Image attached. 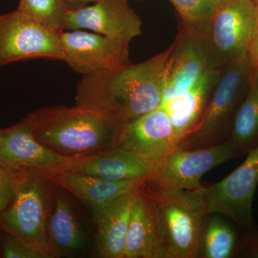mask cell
Returning <instances> with one entry per match:
<instances>
[{"label": "cell", "instance_id": "1", "mask_svg": "<svg viewBox=\"0 0 258 258\" xmlns=\"http://www.w3.org/2000/svg\"><path fill=\"white\" fill-rule=\"evenodd\" d=\"M170 47L138 64L83 76L76 104L91 107L122 122L156 109L163 101V74Z\"/></svg>", "mask_w": 258, "mask_h": 258}, {"label": "cell", "instance_id": "2", "mask_svg": "<svg viewBox=\"0 0 258 258\" xmlns=\"http://www.w3.org/2000/svg\"><path fill=\"white\" fill-rule=\"evenodd\" d=\"M23 118L40 143L69 159L115 147L123 123L91 107L78 104L43 107Z\"/></svg>", "mask_w": 258, "mask_h": 258}, {"label": "cell", "instance_id": "3", "mask_svg": "<svg viewBox=\"0 0 258 258\" xmlns=\"http://www.w3.org/2000/svg\"><path fill=\"white\" fill-rule=\"evenodd\" d=\"M144 187L157 208L167 258H195L200 254L206 203L200 189L187 190L147 179Z\"/></svg>", "mask_w": 258, "mask_h": 258}, {"label": "cell", "instance_id": "4", "mask_svg": "<svg viewBox=\"0 0 258 258\" xmlns=\"http://www.w3.org/2000/svg\"><path fill=\"white\" fill-rule=\"evenodd\" d=\"M55 184L46 176L30 173L13 203L0 211V230L16 236L32 248L52 258L46 236L47 219L53 200Z\"/></svg>", "mask_w": 258, "mask_h": 258}, {"label": "cell", "instance_id": "5", "mask_svg": "<svg viewBox=\"0 0 258 258\" xmlns=\"http://www.w3.org/2000/svg\"><path fill=\"white\" fill-rule=\"evenodd\" d=\"M252 70L247 53L222 69L200 123L176 147L181 149H200L222 142L225 135L229 132L231 116Z\"/></svg>", "mask_w": 258, "mask_h": 258}, {"label": "cell", "instance_id": "6", "mask_svg": "<svg viewBox=\"0 0 258 258\" xmlns=\"http://www.w3.org/2000/svg\"><path fill=\"white\" fill-rule=\"evenodd\" d=\"M257 25L255 0H219L206 31L214 69L246 55Z\"/></svg>", "mask_w": 258, "mask_h": 258}, {"label": "cell", "instance_id": "7", "mask_svg": "<svg viewBox=\"0 0 258 258\" xmlns=\"http://www.w3.org/2000/svg\"><path fill=\"white\" fill-rule=\"evenodd\" d=\"M61 32L18 10L0 15V67L35 59L63 61Z\"/></svg>", "mask_w": 258, "mask_h": 258}, {"label": "cell", "instance_id": "8", "mask_svg": "<svg viewBox=\"0 0 258 258\" xmlns=\"http://www.w3.org/2000/svg\"><path fill=\"white\" fill-rule=\"evenodd\" d=\"M247 159L225 179L203 186L207 213L229 217L239 227L252 230V203L258 184V145L247 153Z\"/></svg>", "mask_w": 258, "mask_h": 258}, {"label": "cell", "instance_id": "9", "mask_svg": "<svg viewBox=\"0 0 258 258\" xmlns=\"http://www.w3.org/2000/svg\"><path fill=\"white\" fill-rule=\"evenodd\" d=\"M212 69H215L206 34L179 24V32L164 66L162 102L185 94Z\"/></svg>", "mask_w": 258, "mask_h": 258}, {"label": "cell", "instance_id": "10", "mask_svg": "<svg viewBox=\"0 0 258 258\" xmlns=\"http://www.w3.org/2000/svg\"><path fill=\"white\" fill-rule=\"evenodd\" d=\"M230 139L211 147L195 149L176 147L156 167L149 180L157 184L195 190L202 187L204 174L233 158L242 157Z\"/></svg>", "mask_w": 258, "mask_h": 258}, {"label": "cell", "instance_id": "11", "mask_svg": "<svg viewBox=\"0 0 258 258\" xmlns=\"http://www.w3.org/2000/svg\"><path fill=\"white\" fill-rule=\"evenodd\" d=\"M64 62L86 76L122 69L132 64L129 43L87 30H63L60 34Z\"/></svg>", "mask_w": 258, "mask_h": 258}, {"label": "cell", "instance_id": "12", "mask_svg": "<svg viewBox=\"0 0 258 258\" xmlns=\"http://www.w3.org/2000/svg\"><path fill=\"white\" fill-rule=\"evenodd\" d=\"M90 30L129 43L142 34V21L128 0H98L91 5L68 10L64 30Z\"/></svg>", "mask_w": 258, "mask_h": 258}, {"label": "cell", "instance_id": "13", "mask_svg": "<svg viewBox=\"0 0 258 258\" xmlns=\"http://www.w3.org/2000/svg\"><path fill=\"white\" fill-rule=\"evenodd\" d=\"M74 159L57 155L40 143L24 118L0 128V164L13 170L42 174L64 169Z\"/></svg>", "mask_w": 258, "mask_h": 258}, {"label": "cell", "instance_id": "14", "mask_svg": "<svg viewBox=\"0 0 258 258\" xmlns=\"http://www.w3.org/2000/svg\"><path fill=\"white\" fill-rule=\"evenodd\" d=\"M115 147L133 152L157 167L176 147L167 112L160 106L135 119L123 122Z\"/></svg>", "mask_w": 258, "mask_h": 258}, {"label": "cell", "instance_id": "15", "mask_svg": "<svg viewBox=\"0 0 258 258\" xmlns=\"http://www.w3.org/2000/svg\"><path fill=\"white\" fill-rule=\"evenodd\" d=\"M144 183L134 198L123 258H167L157 208Z\"/></svg>", "mask_w": 258, "mask_h": 258}, {"label": "cell", "instance_id": "16", "mask_svg": "<svg viewBox=\"0 0 258 258\" xmlns=\"http://www.w3.org/2000/svg\"><path fill=\"white\" fill-rule=\"evenodd\" d=\"M64 170L98 176L112 181L147 180L156 166L137 154L118 147H113L76 158L64 166Z\"/></svg>", "mask_w": 258, "mask_h": 258}, {"label": "cell", "instance_id": "17", "mask_svg": "<svg viewBox=\"0 0 258 258\" xmlns=\"http://www.w3.org/2000/svg\"><path fill=\"white\" fill-rule=\"evenodd\" d=\"M51 182L77 198L91 212L93 218L108 203L139 187L146 180L112 181L64 169L42 174Z\"/></svg>", "mask_w": 258, "mask_h": 258}, {"label": "cell", "instance_id": "18", "mask_svg": "<svg viewBox=\"0 0 258 258\" xmlns=\"http://www.w3.org/2000/svg\"><path fill=\"white\" fill-rule=\"evenodd\" d=\"M222 69L208 71L185 94L161 103L170 118L176 146L200 123Z\"/></svg>", "mask_w": 258, "mask_h": 258}, {"label": "cell", "instance_id": "19", "mask_svg": "<svg viewBox=\"0 0 258 258\" xmlns=\"http://www.w3.org/2000/svg\"><path fill=\"white\" fill-rule=\"evenodd\" d=\"M66 191L59 186L54 189L53 200L46 226L47 244L52 258L79 252L86 244V237Z\"/></svg>", "mask_w": 258, "mask_h": 258}, {"label": "cell", "instance_id": "20", "mask_svg": "<svg viewBox=\"0 0 258 258\" xmlns=\"http://www.w3.org/2000/svg\"><path fill=\"white\" fill-rule=\"evenodd\" d=\"M138 188L115 199L95 217L97 257H123L131 213Z\"/></svg>", "mask_w": 258, "mask_h": 258}, {"label": "cell", "instance_id": "21", "mask_svg": "<svg viewBox=\"0 0 258 258\" xmlns=\"http://www.w3.org/2000/svg\"><path fill=\"white\" fill-rule=\"evenodd\" d=\"M230 137L244 154L258 145V70L252 68L247 82V94L230 125Z\"/></svg>", "mask_w": 258, "mask_h": 258}, {"label": "cell", "instance_id": "22", "mask_svg": "<svg viewBox=\"0 0 258 258\" xmlns=\"http://www.w3.org/2000/svg\"><path fill=\"white\" fill-rule=\"evenodd\" d=\"M235 230L227 222L215 217L203 228L200 239L203 257L229 258L233 254L237 244Z\"/></svg>", "mask_w": 258, "mask_h": 258}, {"label": "cell", "instance_id": "23", "mask_svg": "<svg viewBox=\"0 0 258 258\" xmlns=\"http://www.w3.org/2000/svg\"><path fill=\"white\" fill-rule=\"evenodd\" d=\"M17 10L37 23L63 31L69 8L64 0H20Z\"/></svg>", "mask_w": 258, "mask_h": 258}, {"label": "cell", "instance_id": "24", "mask_svg": "<svg viewBox=\"0 0 258 258\" xmlns=\"http://www.w3.org/2000/svg\"><path fill=\"white\" fill-rule=\"evenodd\" d=\"M179 13L180 25L206 34L219 0H169Z\"/></svg>", "mask_w": 258, "mask_h": 258}, {"label": "cell", "instance_id": "25", "mask_svg": "<svg viewBox=\"0 0 258 258\" xmlns=\"http://www.w3.org/2000/svg\"><path fill=\"white\" fill-rule=\"evenodd\" d=\"M28 174L0 164V211L6 210L13 203Z\"/></svg>", "mask_w": 258, "mask_h": 258}, {"label": "cell", "instance_id": "26", "mask_svg": "<svg viewBox=\"0 0 258 258\" xmlns=\"http://www.w3.org/2000/svg\"><path fill=\"white\" fill-rule=\"evenodd\" d=\"M0 258H47L46 254L32 248L16 236L0 230Z\"/></svg>", "mask_w": 258, "mask_h": 258}, {"label": "cell", "instance_id": "27", "mask_svg": "<svg viewBox=\"0 0 258 258\" xmlns=\"http://www.w3.org/2000/svg\"><path fill=\"white\" fill-rule=\"evenodd\" d=\"M247 54L252 68L258 70V25L251 40Z\"/></svg>", "mask_w": 258, "mask_h": 258}, {"label": "cell", "instance_id": "28", "mask_svg": "<svg viewBox=\"0 0 258 258\" xmlns=\"http://www.w3.org/2000/svg\"><path fill=\"white\" fill-rule=\"evenodd\" d=\"M64 1L69 10H76L86 6L90 3H96L98 0H64Z\"/></svg>", "mask_w": 258, "mask_h": 258}, {"label": "cell", "instance_id": "29", "mask_svg": "<svg viewBox=\"0 0 258 258\" xmlns=\"http://www.w3.org/2000/svg\"><path fill=\"white\" fill-rule=\"evenodd\" d=\"M247 244L252 255L258 257V235L254 237H249L247 239Z\"/></svg>", "mask_w": 258, "mask_h": 258}, {"label": "cell", "instance_id": "30", "mask_svg": "<svg viewBox=\"0 0 258 258\" xmlns=\"http://www.w3.org/2000/svg\"><path fill=\"white\" fill-rule=\"evenodd\" d=\"M256 2H257V5H258V0H255Z\"/></svg>", "mask_w": 258, "mask_h": 258}]
</instances>
